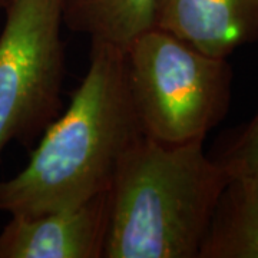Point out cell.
<instances>
[{"instance_id":"cell-1","label":"cell","mask_w":258,"mask_h":258,"mask_svg":"<svg viewBox=\"0 0 258 258\" xmlns=\"http://www.w3.org/2000/svg\"><path fill=\"white\" fill-rule=\"evenodd\" d=\"M139 135L125 50L92 43L88 72L66 111L43 131L28 165L0 181V211L36 217L108 192L120 159Z\"/></svg>"},{"instance_id":"cell-2","label":"cell","mask_w":258,"mask_h":258,"mask_svg":"<svg viewBox=\"0 0 258 258\" xmlns=\"http://www.w3.org/2000/svg\"><path fill=\"white\" fill-rule=\"evenodd\" d=\"M228 181L204 139L171 145L139 135L108 191L103 258H198Z\"/></svg>"},{"instance_id":"cell-3","label":"cell","mask_w":258,"mask_h":258,"mask_svg":"<svg viewBox=\"0 0 258 258\" xmlns=\"http://www.w3.org/2000/svg\"><path fill=\"white\" fill-rule=\"evenodd\" d=\"M132 106L142 134L162 144L205 139L230 108L232 69L158 28L125 49Z\"/></svg>"},{"instance_id":"cell-4","label":"cell","mask_w":258,"mask_h":258,"mask_svg":"<svg viewBox=\"0 0 258 258\" xmlns=\"http://www.w3.org/2000/svg\"><path fill=\"white\" fill-rule=\"evenodd\" d=\"M0 33V157L29 142L62 106L64 43L60 0H10Z\"/></svg>"},{"instance_id":"cell-5","label":"cell","mask_w":258,"mask_h":258,"mask_svg":"<svg viewBox=\"0 0 258 258\" xmlns=\"http://www.w3.org/2000/svg\"><path fill=\"white\" fill-rule=\"evenodd\" d=\"M109 197L36 217L12 215L0 231V258H103Z\"/></svg>"},{"instance_id":"cell-6","label":"cell","mask_w":258,"mask_h":258,"mask_svg":"<svg viewBox=\"0 0 258 258\" xmlns=\"http://www.w3.org/2000/svg\"><path fill=\"white\" fill-rule=\"evenodd\" d=\"M154 28L227 59L258 40V0H157Z\"/></svg>"},{"instance_id":"cell-7","label":"cell","mask_w":258,"mask_h":258,"mask_svg":"<svg viewBox=\"0 0 258 258\" xmlns=\"http://www.w3.org/2000/svg\"><path fill=\"white\" fill-rule=\"evenodd\" d=\"M198 258H258V174L230 178Z\"/></svg>"},{"instance_id":"cell-8","label":"cell","mask_w":258,"mask_h":258,"mask_svg":"<svg viewBox=\"0 0 258 258\" xmlns=\"http://www.w3.org/2000/svg\"><path fill=\"white\" fill-rule=\"evenodd\" d=\"M63 25L92 43L125 50L142 32L154 28L157 0H60Z\"/></svg>"},{"instance_id":"cell-9","label":"cell","mask_w":258,"mask_h":258,"mask_svg":"<svg viewBox=\"0 0 258 258\" xmlns=\"http://www.w3.org/2000/svg\"><path fill=\"white\" fill-rule=\"evenodd\" d=\"M230 178L258 174V111L214 158Z\"/></svg>"},{"instance_id":"cell-10","label":"cell","mask_w":258,"mask_h":258,"mask_svg":"<svg viewBox=\"0 0 258 258\" xmlns=\"http://www.w3.org/2000/svg\"><path fill=\"white\" fill-rule=\"evenodd\" d=\"M10 0H0V10H5V8L9 5Z\"/></svg>"}]
</instances>
